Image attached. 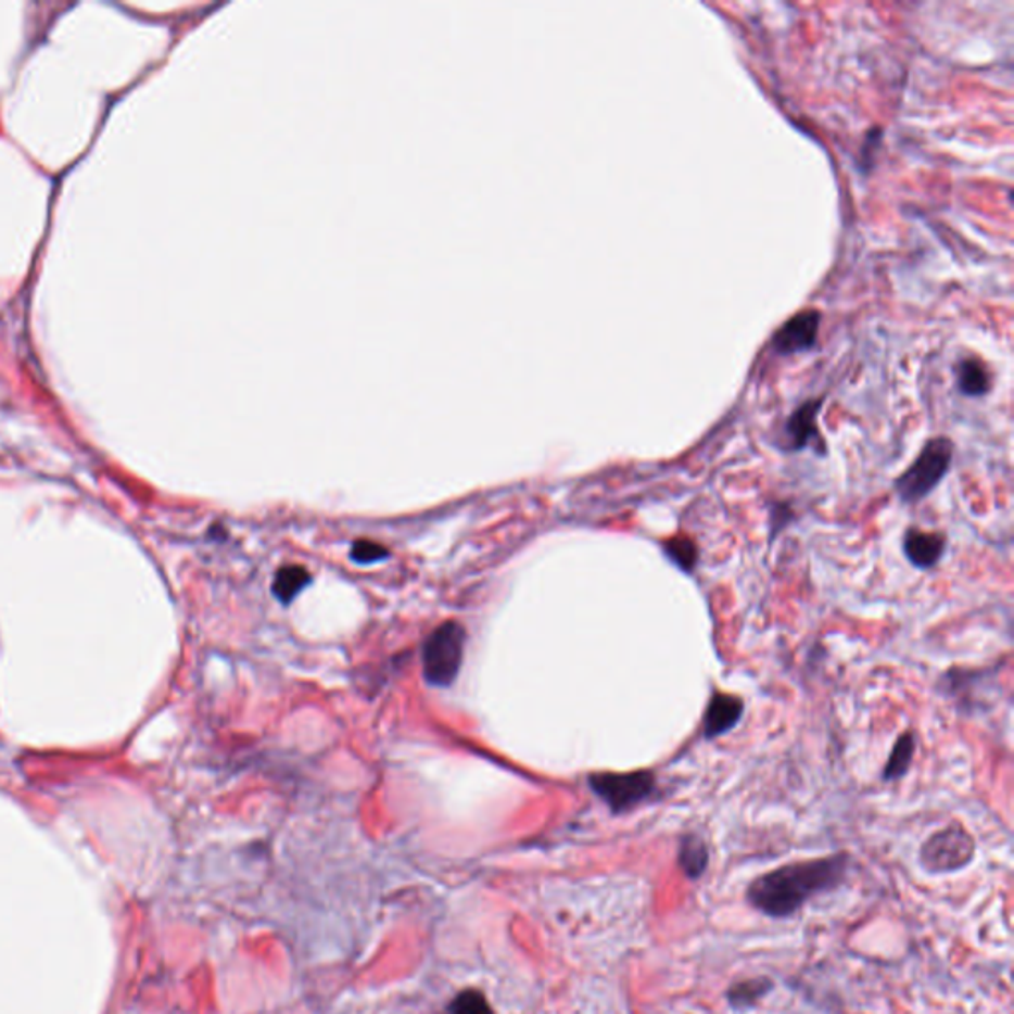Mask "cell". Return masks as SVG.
<instances>
[{
  "label": "cell",
  "mask_w": 1014,
  "mask_h": 1014,
  "mask_svg": "<svg viewBox=\"0 0 1014 1014\" xmlns=\"http://www.w3.org/2000/svg\"><path fill=\"white\" fill-rule=\"evenodd\" d=\"M466 631L460 622H444L422 646V674L432 686L446 688L462 666Z\"/></svg>",
  "instance_id": "obj_4"
},
{
  "label": "cell",
  "mask_w": 1014,
  "mask_h": 1014,
  "mask_svg": "<svg viewBox=\"0 0 1014 1014\" xmlns=\"http://www.w3.org/2000/svg\"><path fill=\"white\" fill-rule=\"evenodd\" d=\"M451 1014H494V1009L487 1003L485 994L478 989H466L454 997L451 1006Z\"/></svg>",
  "instance_id": "obj_16"
},
{
  "label": "cell",
  "mask_w": 1014,
  "mask_h": 1014,
  "mask_svg": "<svg viewBox=\"0 0 1014 1014\" xmlns=\"http://www.w3.org/2000/svg\"><path fill=\"white\" fill-rule=\"evenodd\" d=\"M850 866L852 858L846 852L790 862L753 879L747 888V902L771 920H787L812 898L840 888Z\"/></svg>",
  "instance_id": "obj_1"
},
{
  "label": "cell",
  "mask_w": 1014,
  "mask_h": 1014,
  "mask_svg": "<svg viewBox=\"0 0 1014 1014\" xmlns=\"http://www.w3.org/2000/svg\"><path fill=\"white\" fill-rule=\"evenodd\" d=\"M821 327V314L819 312H800L795 317H790L785 326L775 333V351L781 355H790V353H800V351L811 350L816 343Z\"/></svg>",
  "instance_id": "obj_6"
},
{
  "label": "cell",
  "mask_w": 1014,
  "mask_h": 1014,
  "mask_svg": "<svg viewBox=\"0 0 1014 1014\" xmlns=\"http://www.w3.org/2000/svg\"><path fill=\"white\" fill-rule=\"evenodd\" d=\"M823 401H809L797 408L790 415L785 429H783V446L787 451H802L811 446L812 440H819V429H816V417L821 410Z\"/></svg>",
  "instance_id": "obj_9"
},
{
  "label": "cell",
  "mask_w": 1014,
  "mask_h": 1014,
  "mask_svg": "<svg viewBox=\"0 0 1014 1014\" xmlns=\"http://www.w3.org/2000/svg\"><path fill=\"white\" fill-rule=\"evenodd\" d=\"M913 753H915V737H913V733H902V735L898 737L896 745H893V749H891L888 763L884 766V775H882L884 781H898V778H902L903 775L908 773L910 765H912Z\"/></svg>",
  "instance_id": "obj_14"
},
{
  "label": "cell",
  "mask_w": 1014,
  "mask_h": 1014,
  "mask_svg": "<svg viewBox=\"0 0 1014 1014\" xmlns=\"http://www.w3.org/2000/svg\"><path fill=\"white\" fill-rule=\"evenodd\" d=\"M662 549L670 557V561L676 565L677 569L686 571V573H692L694 567L698 565V547H696V543L688 540V537H684V535L668 540Z\"/></svg>",
  "instance_id": "obj_15"
},
{
  "label": "cell",
  "mask_w": 1014,
  "mask_h": 1014,
  "mask_svg": "<svg viewBox=\"0 0 1014 1014\" xmlns=\"http://www.w3.org/2000/svg\"><path fill=\"white\" fill-rule=\"evenodd\" d=\"M386 555H389V552L384 549L383 545H379V543L367 542V540L355 542L353 543V547H351V559L362 565L381 561V559H384Z\"/></svg>",
  "instance_id": "obj_17"
},
{
  "label": "cell",
  "mask_w": 1014,
  "mask_h": 1014,
  "mask_svg": "<svg viewBox=\"0 0 1014 1014\" xmlns=\"http://www.w3.org/2000/svg\"><path fill=\"white\" fill-rule=\"evenodd\" d=\"M312 583V576L307 573V569H304L302 565H288V567H282L278 571V575L274 579V585H271V591L276 598H280L283 605L292 603L293 598L297 597L305 586Z\"/></svg>",
  "instance_id": "obj_13"
},
{
  "label": "cell",
  "mask_w": 1014,
  "mask_h": 1014,
  "mask_svg": "<svg viewBox=\"0 0 1014 1014\" xmlns=\"http://www.w3.org/2000/svg\"><path fill=\"white\" fill-rule=\"evenodd\" d=\"M744 715V701L730 694L715 692L711 696L708 710L704 715V737L715 739L723 733L732 732Z\"/></svg>",
  "instance_id": "obj_7"
},
{
  "label": "cell",
  "mask_w": 1014,
  "mask_h": 1014,
  "mask_svg": "<svg viewBox=\"0 0 1014 1014\" xmlns=\"http://www.w3.org/2000/svg\"><path fill=\"white\" fill-rule=\"evenodd\" d=\"M953 460V442L929 440L912 466L896 480V494L903 504H917L936 490L946 478Z\"/></svg>",
  "instance_id": "obj_2"
},
{
  "label": "cell",
  "mask_w": 1014,
  "mask_h": 1014,
  "mask_svg": "<svg viewBox=\"0 0 1014 1014\" xmlns=\"http://www.w3.org/2000/svg\"><path fill=\"white\" fill-rule=\"evenodd\" d=\"M677 866L688 879H699L710 866V848L698 834H684L677 845Z\"/></svg>",
  "instance_id": "obj_10"
},
{
  "label": "cell",
  "mask_w": 1014,
  "mask_h": 1014,
  "mask_svg": "<svg viewBox=\"0 0 1014 1014\" xmlns=\"http://www.w3.org/2000/svg\"><path fill=\"white\" fill-rule=\"evenodd\" d=\"M775 989V980L771 977H751V979L737 980L725 991V1001L733 1011H751L765 999L769 992Z\"/></svg>",
  "instance_id": "obj_11"
},
{
  "label": "cell",
  "mask_w": 1014,
  "mask_h": 1014,
  "mask_svg": "<svg viewBox=\"0 0 1014 1014\" xmlns=\"http://www.w3.org/2000/svg\"><path fill=\"white\" fill-rule=\"evenodd\" d=\"M588 787L609 807L612 814L634 811L660 797L658 781L652 771L595 773L588 777Z\"/></svg>",
  "instance_id": "obj_3"
},
{
  "label": "cell",
  "mask_w": 1014,
  "mask_h": 1014,
  "mask_svg": "<svg viewBox=\"0 0 1014 1014\" xmlns=\"http://www.w3.org/2000/svg\"><path fill=\"white\" fill-rule=\"evenodd\" d=\"M958 384L963 395H987L991 389V375L987 371L985 363L967 357L958 363Z\"/></svg>",
  "instance_id": "obj_12"
},
{
  "label": "cell",
  "mask_w": 1014,
  "mask_h": 1014,
  "mask_svg": "<svg viewBox=\"0 0 1014 1014\" xmlns=\"http://www.w3.org/2000/svg\"><path fill=\"white\" fill-rule=\"evenodd\" d=\"M947 547V537L936 531L910 530L903 540V553L917 569H931L939 563Z\"/></svg>",
  "instance_id": "obj_8"
},
{
  "label": "cell",
  "mask_w": 1014,
  "mask_h": 1014,
  "mask_svg": "<svg viewBox=\"0 0 1014 1014\" xmlns=\"http://www.w3.org/2000/svg\"><path fill=\"white\" fill-rule=\"evenodd\" d=\"M975 850L973 836L961 824H949L925 840L920 848V864L929 874H951L967 869Z\"/></svg>",
  "instance_id": "obj_5"
}]
</instances>
